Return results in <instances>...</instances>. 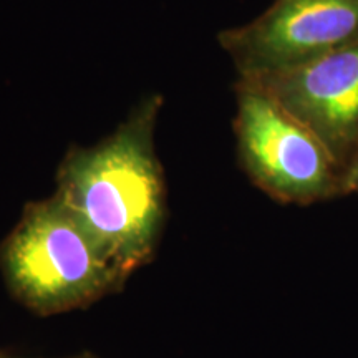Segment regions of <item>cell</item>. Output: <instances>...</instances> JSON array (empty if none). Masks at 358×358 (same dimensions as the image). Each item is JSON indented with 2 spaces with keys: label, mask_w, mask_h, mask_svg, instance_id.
<instances>
[{
  "label": "cell",
  "mask_w": 358,
  "mask_h": 358,
  "mask_svg": "<svg viewBox=\"0 0 358 358\" xmlns=\"http://www.w3.org/2000/svg\"><path fill=\"white\" fill-rule=\"evenodd\" d=\"M161 96L133 110L110 136L71 146L53 194L128 277L153 261L166 224V181L155 148Z\"/></svg>",
  "instance_id": "1"
},
{
  "label": "cell",
  "mask_w": 358,
  "mask_h": 358,
  "mask_svg": "<svg viewBox=\"0 0 358 358\" xmlns=\"http://www.w3.org/2000/svg\"><path fill=\"white\" fill-rule=\"evenodd\" d=\"M0 274L8 294L38 317L83 310L129 279L57 194L25 204L0 243Z\"/></svg>",
  "instance_id": "2"
},
{
  "label": "cell",
  "mask_w": 358,
  "mask_h": 358,
  "mask_svg": "<svg viewBox=\"0 0 358 358\" xmlns=\"http://www.w3.org/2000/svg\"><path fill=\"white\" fill-rule=\"evenodd\" d=\"M232 127L241 169L271 199L310 206L343 196L342 168L320 138L252 80H237Z\"/></svg>",
  "instance_id": "3"
},
{
  "label": "cell",
  "mask_w": 358,
  "mask_h": 358,
  "mask_svg": "<svg viewBox=\"0 0 358 358\" xmlns=\"http://www.w3.org/2000/svg\"><path fill=\"white\" fill-rule=\"evenodd\" d=\"M358 42V0H274L249 24L219 34L239 78L280 73Z\"/></svg>",
  "instance_id": "4"
},
{
  "label": "cell",
  "mask_w": 358,
  "mask_h": 358,
  "mask_svg": "<svg viewBox=\"0 0 358 358\" xmlns=\"http://www.w3.org/2000/svg\"><path fill=\"white\" fill-rule=\"evenodd\" d=\"M248 80L266 88L345 166L358 148V42L297 69Z\"/></svg>",
  "instance_id": "5"
},
{
  "label": "cell",
  "mask_w": 358,
  "mask_h": 358,
  "mask_svg": "<svg viewBox=\"0 0 358 358\" xmlns=\"http://www.w3.org/2000/svg\"><path fill=\"white\" fill-rule=\"evenodd\" d=\"M342 194H358V148L342 168Z\"/></svg>",
  "instance_id": "6"
},
{
  "label": "cell",
  "mask_w": 358,
  "mask_h": 358,
  "mask_svg": "<svg viewBox=\"0 0 358 358\" xmlns=\"http://www.w3.org/2000/svg\"><path fill=\"white\" fill-rule=\"evenodd\" d=\"M0 358H20V357H12V355H8V353L2 352V355H0ZM66 358H100V357H96L95 353H92V352H82V353H78V355L66 357Z\"/></svg>",
  "instance_id": "7"
},
{
  "label": "cell",
  "mask_w": 358,
  "mask_h": 358,
  "mask_svg": "<svg viewBox=\"0 0 358 358\" xmlns=\"http://www.w3.org/2000/svg\"><path fill=\"white\" fill-rule=\"evenodd\" d=\"M2 352H3V350H0V355H2Z\"/></svg>",
  "instance_id": "8"
}]
</instances>
